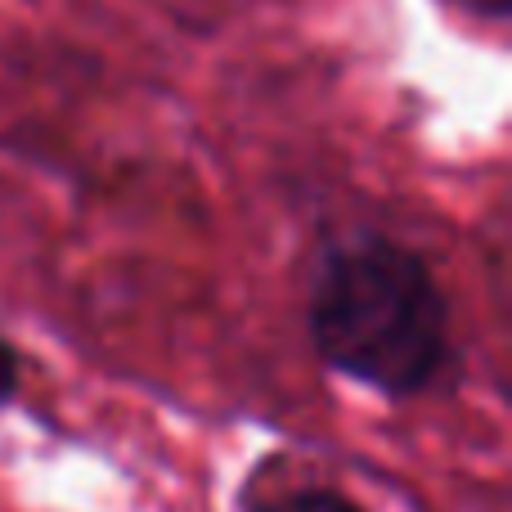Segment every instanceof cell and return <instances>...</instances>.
I'll return each instance as SVG.
<instances>
[{
    "instance_id": "cell-3",
    "label": "cell",
    "mask_w": 512,
    "mask_h": 512,
    "mask_svg": "<svg viewBox=\"0 0 512 512\" xmlns=\"http://www.w3.org/2000/svg\"><path fill=\"white\" fill-rule=\"evenodd\" d=\"M18 391H23V355H18V346L9 342L5 333H0V409L14 405Z\"/></svg>"
},
{
    "instance_id": "cell-4",
    "label": "cell",
    "mask_w": 512,
    "mask_h": 512,
    "mask_svg": "<svg viewBox=\"0 0 512 512\" xmlns=\"http://www.w3.org/2000/svg\"><path fill=\"white\" fill-rule=\"evenodd\" d=\"M445 5L472 14L477 23H508V14H512V0H445Z\"/></svg>"
},
{
    "instance_id": "cell-2",
    "label": "cell",
    "mask_w": 512,
    "mask_h": 512,
    "mask_svg": "<svg viewBox=\"0 0 512 512\" xmlns=\"http://www.w3.org/2000/svg\"><path fill=\"white\" fill-rule=\"evenodd\" d=\"M243 512H364V508L337 486H292V490L248 499Z\"/></svg>"
},
{
    "instance_id": "cell-1",
    "label": "cell",
    "mask_w": 512,
    "mask_h": 512,
    "mask_svg": "<svg viewBox=\"0 0 512 512\" xmlns=\"http://www.w3.org/2000/svg\"><path fill=\"white\" fill-rule=\"evenodd\" d=\"M310 351L328 373L405 405L454 364L450 292L423 252L387 234L337 243L306 306Z\"/></svg>"
}]
</instances>
